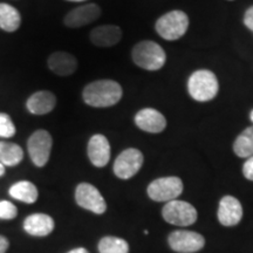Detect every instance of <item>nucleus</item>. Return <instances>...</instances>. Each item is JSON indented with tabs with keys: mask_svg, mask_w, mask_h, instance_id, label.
<instances>
[{
	"mask_svg": "<svg viewBox=\"0 0 253 253\" xmlns=\"http://www.w3.org/2000/svg\"><path fill=\"white\" fill-rule=\"evenodd\" d=\"M123 90L114 80H97L84 87L82 97L88 106L95 108H107L115 106L122 99Z\"/></svg>",
	"mask_w": 253,
	"mask_h": 253,
	"instance_id": "1",
	"label": "nucleus"
},
{
	"mask_svg": "<svg viewBox=\"0 0 253 253\" xmlns=\"http://www.w3.org/2000/svg\"><path fill=\"white\" fill-rule=\"evenodd\" d=\"M219 84L217 77L208 69H199L190 75L188 90L190 96L198 102H208L217 96Z\"/></svg>",
	"mask_w": 253,
	"mask_h": 253,
	"instance_id": "2",
	"label": "nucleus"
},
{
	"mask_svg": "<svg viewBox=\"0 0 253 253\" xmlns=\"http://www.w3.org/2000/svg\"><path fill=\"white\" fill-rule=\"evenodd\" d=\"M131 56L138 67L150 72L161 69L167 61V54L164 49L157 42L150 40H144L136 43L132 48Z\"/></svg>",
	"mask_w": 253,
	"mask_h": 253,
	"instance_id": "3",
	"label": "nucleus"
},
{
	"mask_svg": "<svg viewBox=\"0 0 253 253\" xmlns=\"http://www.w3.org/2000/svg\"><path fill=\"white\" fill-rule=\"evenodd\" d=\"M156 31L163 39L173 41L184 36L189 28V18L183 11H171L156 21Z\"/></svg>",
	"mask_w": 253,
	"mask_h": 253,
	"instance_id": "4",
	"label": "nucleus"
},
{
	"mask_svg": "<svg viewBox=\"0 0 253 253\" xmlns=\"http://www.w3.org/2000/svg\"><path fill=\"white\" fill-rule=\"evenodd\" d=\"M162 214L164 220L177 226L192 225L197 220V211L191 204L184 201L168 202L164 205Z\"/></svg>",
	"mask_w": 253,
	"mask_h": 253,
	"instance_id": "5",
	"label": "nucleus"
},
{
	"mask_svg": "<svg viewBox=\"0 0 253 253\" xmlns=\"http://www.w3.org/2000/svg\"><path fill=\"white\" fill-rule=\"evenodd\" d=\"M147 191L155 202H171L183 192V182L175 176L162 177L151 182Z\"/></svg>",
	"mask_w": 253,
	"mask_h": 253,
	"instance_id": "6",
	"label": "nucleus"
},
{
	"mask_svg": "<svg viewBox=\"0 0 253 253\" xmlns=\"http://www.w3.org/2000/svg\"><path fill=\"white\" fill-rule=\"evenodd\" d=\"M53 140L48 131L40 129L31 135L27 142V149L32 162L37 167H43L48 162Z\"/></svg>",
	"mask_w": 253,
	"mask_h": 253,
	"instance_id": "7",
	"label": "nucleus"
},
{
	"mask_svg": "<svg viewBox=\"0 0 253 253\" xmlns=\"http://www.w3.org/2000/svg\"><path fill=\"white\" fill-rule=\"evenodd\" d=\"M143 164V154L135 148L122 151L114 163V173L121 179H129L140 171Z\"/></svg>",
	"mask_w": 253,
	"mask_h": 253,
	"instance_id": "8",
	"label": "nucleus"
},
{
	"mask_svg": "<svg viewBox=\"0 0 253 253\" xmlns=\"http://www.w3.org/2000/svg\"><path fill=\"white\" fill-rule=\"evenodd\" d=\"M75 201L81 208L96 214L106 212L107 204L100 191L89 183H81L75 190Z\"/></svg>",
	"mask_w": 253,
	"mask_h": 253,
	"instance_id": "9",
	"label": "nucleus"
},
{
	"mask_svg": "<svg viewBox=\"0 0 253 253\" xmlns=\"http://www.w3.org/2000/svg\"><path fill=\"white\" fill-rule=\"evenodd\" d=\"M168 242L173 251L179 253L197 252L205 245L204 237L194 231H173Z\"/></svg>",
	"mask_w": 253,
	"mask_h": 253,
	"instance_id": "10",
	"label": "nucleus"
},
{
	"mask_svg": "<svg viewBox=\"0 0 253 253\" xmlns=\"http://www.w3.org/2000/svg\"><path fill=\"white\" fill-rule=\"evenodd\" d=\"M101 8L96 4H87L72 9L65 17V25L69 28H80L94 23L100 18Z\"/></svg>",
	"mask_w": 253,
	"mask_h": 253,
	"instance_id": "11",
	"label": "nucleus"
},
{
	"mask_svg": "<svg viewBox=\"0 0 253 253\" xmlns=\"http://www.w3.org/2000/svg\"><path fill=\"white\" fill-rule=\"evenodd\" d=\"M135 123L141 130L158 134L167 126V120L162 113L154 108H144L136 114Z\"/></svg>",
	"mask_w": 253,
	"mask_h": 253,
	"instance_id": "12",
	"label": "nucleus"
},
{
	"mask_svg": "<svg viewBox=\"0 0 253 253\" xmlns=\"http://www.w3.org/2000/svg\"><path fill=\"white\" fill-rule=\"evenodd\" d=\"M88 157L93 166L103 168L110 160V144L106 136L96 134L91 136L88 142Z\"/></svg>",
	"mask_w": 253,
	"mask_h": 253,
	"instance_id": "13",
	"label": "nucleus"
},
{
	"mask_svg": "<svg viewBox=\"0 0 253 253\" xmlns=\"http://www.w3.org/2000/svg\"><path fill=\"white\" fill-rule=\"evenodd\" d=\"M243 208L238 199L225 196L220 199L218 209V219L224 226H235L242 220Z\"/></svg>",
	"mask_w": 253,
	"mask_h": 253,
	"instance_id": "14",
	"label": "nucleus"
},
{
	"mask_svg": "<svg viewBox=\"0 0 253 253\" xmlns=\"http://www.w3.org/2000/svg\"><path fill=\"white\" fill-rule=\"evenodd\" d=\"M91 43L97 47H113L121 41L122 31L116 25H102L95 27L89 34Z\"/></svg>",
	"mask_w": 253,
	"mask_h": 253,
	"instance_id": "15",
	"label": "nucleus"
},
{
	"mask_svg": "<svg viewBox=\"0 0 253 253\" xmlns=\"http://www.w3.org/2000/svg\"><path fill=\"white\" fill-rule=\"evenodd\" d=\"M48 67L54 74L60 77H68L75 73L78 61L74 55L68 52H54L48 58Z\"/></svg>",
	"mask_w": 253,
	"mask_h": 253,
	"instance_id": "16",
	"label": "nucleus"
},
{
	"mask_svg": "<svg viewBox=\"0 0 253 253\" xmlns=\"http://www.w3.org/2000/svg\"><path fill=\"white\" fill-rule=\"evenodd\" d=\"M24 229L31 236L45 237L54 230V220L48 214L33 213L25 219Z\"/></svg>",
	"mask_w": 253,
	"mask_h": 253,
	"instance_id": "17",
	"label": "nucleus"
},
{
	"mask_svg": "<svg viewBox=\"0 0 253 253\" xmlns=\"http://www.w3.org/2000/svg\"><path fill=\"white\" fill-rule=\"evenodd\" d=\"M55 104L56 97L54 94L48 90H40L27 100V109L34 115H45L54 109Z\"/></svg>",
	"mask_w": 253,
	"mask_h": 253,
	"instance_id": "18",
	"label": "nucleus"
},
{
	"mask_svg": "<svg viewBox=\"0 0 253 253\" xmlns=\"http://www.w3.org/2000/svg\"><path fill=\"white\" fill-rule=\"evenodd\" d=\"M9 195L14 199L27 204L36 203L39 196L37 186L28 181H21L12 185L9 188Z\"/></svg>",
	"mask_w": 253,
	"mask_h": 253,
	"instance_id": "19",
	"label": "nucleus"
},
{
	"mask_svg": "<svg viewBox=\"0 0 253 253\" xmlns=\"http://www.w3.org/2000/svg\"><path fill=\"white\" fill-rule=\"evenodd\" d=\"M24 151L18 144L0 141V163L6 167L18 166L23 161Z\"/></svg>",
	"mask_w": 253,
	"mask_h": 253,
	"instance_id": "20",
	"label": "nucleus"
},
{
	"mask_svg": "<svg viewBox=\"0 0 253 253\" xmlns=\"http://www.w3.org/2000/svg\"><path fill=\"white\" fill-rule=\"evenodd\" d=\"M21 17L12 5L0 4V28L6 32H14L20 27Z\"/></svg>",
	"mask_w": 253,
	"mask_h": 253,
	"instance_id": "21",
	"label": "nucleus"
},
{
	"mask_svg": "<svg viewBox=\"0 0 253 253\" xmlns=\"http://www.w3.org/2000/svg\"><path fill=\"white\" fill-rule=\"evenodd\" d=\"M233 151L238 157L253 156V126L246 128L233 143Z\"/></svg>",
	"mask_w": 253,
	"mask_h": 253,
	"instance_id": "22",
	"label": "nucleus"
},
{
	"mask_svg": "<svg viewBox=\"0 0 253 253\" xmlns=\"http://www.w3.org/2000/svg\"><path fill=\"white\" fill-rule=\"evenodd\" d=\"M100 253H128L129 245L125 239L118 237H104L99 243Z\"/></svg>",
	"mask_w": 253,
	"mask_h": 253,
	"instance_id": "23",
	"label": "nucleus"
},
{
	"mask_svg": "<svg viewBox=\"0 0 253 253\" xmlns=\"http://www.w3.org/2000/svg\"><path fill=\"white\" fill-rule=\"evenodd\" d=\"M15 126L7 114L0 113V137L8 138L14 136Z\"/></svg>",
	"mask_w": 253,
	"mask_h": 253,
	"instance_id": "24",
	"label": "nucleus"
},
{
	"mask_svg": "<svg viewBox=\"0 0 253 253\" xmlns=\"http://www.w3.org/2000/svg\"><path fill=\"white\" fill-rule=\"evenodd\" d=\"M17 214L18 210L13 203L8 201L0 202V219H13Z\"/></svg>",
	"mask_w": 253,
	"mask_h": 253,
	"instance_id": "25",
	"label": "nucleus"
},
{
	"mask_svg": "<svg viewBox=\"0 0 253 253\" xmlns=\"http://www.w3.org/2000/svg\"><path fill=\"white\" fill-rule=\"evenodd\" d=\"M243 173L250 181H253V156L249 157L243 166Z\"/></svg>",
	"mask_w": 253,
	"mask_h": 253,
	"instance_id": "26",
	"label": "nucleus"
},
{
	"mask_svg": "<svg viewBox=\"0 0 253 253\" xmlns=\"http://www.w3.org/2000/svg\"><path fill=\"white\" fill-rule=\"evenodd\" d=\"M244 25L250 31L253 32V6H251L244 15Z\"/></svg>",
	"mask_w": 253,
	"mask_h": 253,
	"instance_id": "27",
	"label": "nucleus"
},
{
	"mask_svg": "<svg viewBox=\"0 0 253 253\" xmlns=\"http://www.w3.org/2000/svg\"><path fill=\"white\" fill-rule=\"evenodd\" d=\"M9 243L6 237L0 236V253H6V251L8 250Z\"/></svg>",
	"mask_w": 253,
	"mask_h": 253,
	"instance_id": "28",
	"label": "nucleus"
},
{
	"mask_svg": "<svg viewBox=\"0 0 253 253\" xmlns=\"http://www.w3.org/2000/svg\"><path fill=\"white\" fill-rule=\"evenodd\" d=\"M67 253H89V252H88L87 250L84 249V248H78V249L72 250V251H69Z\"/></svg>",
	"mask_w": 253,
	"mask_h": 253,
	"instance_id": "29",
	"label": "nucleus"
},
{
	"mask_svg": "<svg viewBox=\"0 0 253 253\" xmlns=\"http://www.w3.org/2000/svg\"><path fill=\"white\" fill-rule=\"evenodd\" d=\"M5 173V166H2L1 163H0V177Z\"/></svg>",
	"mask_w": 253,
	"mask_h": 253,
	"instance_id": "30",
	"label": "nucleus"
},
{
	"mask_svg": "<svg viewBox=\"0 0 253 253\" xmlns=\"http://www.w3.org/2000/svg\"><path fill=\"white\" fill-rule=\"evenodd\" d=\"M68 1H75V2H80V1H86V0H68Z\"/></svg>",
	"mask_w": 253,
	"mask_h": 253,
	"instance_id": "31",
	"label": "nucleus"
},
{
	"mask_svg": "<svg viewBox=\"0 0 253 253\" xmlns=\"http://www.w3.org/2000/svg\"><path fill=\"white\" fill-rule=\"evenodd\" d=\"M250 120H251L252 123H253V110L251 112V114H250Z\"/></svg>",
	"mask_w": 253,
	"mask_h": 253,
	"instance_id": "32",
	"label": "nucleus"
}]
</instances>
